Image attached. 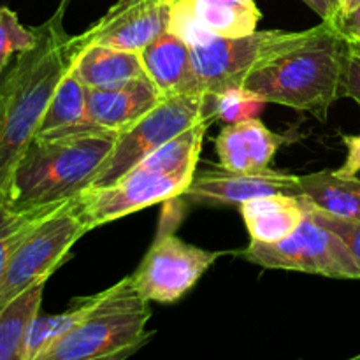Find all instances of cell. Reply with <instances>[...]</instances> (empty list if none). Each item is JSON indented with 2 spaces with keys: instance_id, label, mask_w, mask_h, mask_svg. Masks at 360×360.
Instances as JSON below:
<instances>
[{
  "instance_id": "cell-9",
  "label": "cell",
  "mask_w": 360,
  "mask_h": 360,
  "mask_svg": "<svg viewBox=\"0 0 360 360\" xmlns=\"http://www.w3.org/2000/svg\"><path fill=\"white\" fill-rule=\"evenodd\" d=\"M236 255L264 269L299 271L334 280H360V266L347 245L308 214L297 231L283 241H252Z\"/></svg>"
},
{
  "instance_id": "cell-31",
  "label": "cell",
  "mask_w": 360,
  "mask_h": 360,
  "mask_svg": "<svg viewBox=\"0 0 360 360\" xmlns=\"http://www.w3.org/2000/svg\"><path fill=\"white\" fill-rule=\"evenodd\" d=\"M341 4V11H343V16L345 14L352 13V11H355L357 7L360 6V0H340Z\"/></svg>"
},
{
  "instance_id": "cell-11",
  "label": "cell",
  "mask_w": 360,
  "mask_h": 360,
  "mask_svg": "<svg viewBox=\"0 0 360 360\" xmlns=\"http://www.w3.org/2000/svg\"><path fill=\"white\" fill-rule=\"evenodd\" d=\"M176 0H118L86 32L74 35V49L108 46L129 51H143L167 30Z\"/></svg>"
},
{
  "instance_id": "cell-24",
  "label": "cell",
  "mask_w": 360,
  "mask_h": 360,
  "mask_svg": "<svg viewBox=\"0 0 360 360\" xmlns=\"http://www.w3.org/2000/svg\"><path fill=\"white\" fill-rule=\"evenodd\" d=\"M267 102L250 94L245 88L229 90L225 94L210 98V112L213 120H220L225 125L245 122L250 118H259L260 111Z\"/></svg>"
},
{
  "instance_id": "cell-10",
  "label": "cell",
  "mask_w": 360,
  "mask_h": 360,
  "mask_svg": "<svg viewBox=\"0 0 360 360\" xmlns=\"http://www.w3.org/2000/svg\"><path fill=\"white\" fill-rule=\"evenodd\" d=\"M224 252H207L183 241L174 232H160L132 276L141 297L172 304L195 287Z\"/></svg>"
},
{
  "instance_id": "cell-28",
  "label": "cell",
  "mask_w": 360,
  "mask_h": 360,
  "mask_svg": "<svg viewBox=\"0 0 360 360\" xmlns=\"http://www.w3.org/2000/svg\"><path fill=\"white\" fill-rule=\"evenodd\" d=\"M311 11H315L323 23L336 27L340 18L343 16L340 0H302Z\"/></svg>"
},
{
  "instance_id": "cell-20",
  "label": "cell",
  "mask_w": 360,
  "mask_h": 360,
  "mask_svg": "<svg viewBox=\"0 0 360 360\" xmlns=\"http://www.w3.org/2000/svg\"><path fill=\"white\" fill-rule=\"evenodd\" d=\"M302 195L336 217L360 220V179L338 171H319L301 176Z\"/></svg>"
},
{
  "instance_id": "cell-16",
  "label": "cell",
  "mask_w": 360,
  "mask_h": 360,
  "mask_svg": "<svg viewBox=\"0 0 360 360\" xmlns=\"http://www.w3.org/2000/svg\"><path fill=\"white\" fill-rule=\"evenodd\" d=\"M252 241L278 243L294 234L304 221L306 210L302 195H273L257 197L246 200L239 207Z\"/></svg>"
},
{
  "instance_id": "cell-8",
  "label": "cell",
  "mask_w": 360,
  "mask_h": 360,
  "mask_svg": "<svg viewBox=\"0 0 360 360\" xmlns=\"http://www.w3.org/2000/svg\"><path fill=\"white\" fill-rule=\"evenodd\" d=\"M74 199L32 229L0 271V308L39 281L48 280L62 266L70 248L90 232L76 211Z\"/></svg>"
},
{
  "instance_id": "cell-14",
  "label": "cell",
  "mask_w": 360,
  "mask_h": 360,
  "mask_svg": "<svg viewBox=\"0 0 360 360\" xmlns=\"http://www.w3.org/2000/svg\"><path fill=\"white\" fill-rule=\"evenodd\" d=\"M285 136L267 129L259 118L231 123L214 139L220 165L234 172H260L269 169Z\"/></svg>"
},
{
  "instance_id": "cell-22",
  "label": "cell",
  "mask_w": 360,
  "mask_h": 360,
  "mask_svg": "<svg viewBox=\"0 0 360 360\" xmlns=\"http://www.w3.org/2000/svg\"><path fill=\"white\" fill-rule=\"evenodd\" d=\"M104 290L98 294L79 297L72 301V306L60 315H42L39 313L37 319L30 326L27 341H25L23 360H35L39 355L44 354L56 340L65 336L70 329L83 322L88 315L95 309V306L101 302Z\"/></svg>"
},
{
  "instance_id": "cell-30",
  "label": "cell",
  "mask_w": 360,
  "mask_h": 360,
  "mask_svg": "<svg viewBox=\"0 0 360 360\" xmlns=\"http://www.w3.org/2000/svg\"><path fill=\"white\" fill-rule=\"evenodd\" d=\"M144 345H148V343H137V345H134V347L123 348V350L116 352V354L108 355V357H101V359H94V360H129L132 355H136L137 352L144 347Z\"/></svg>"
},
{
  "instance_id": "cell-7",
  "label": "cell",
  "mask_w": 360,
  "mask_h": 360,
  "mask_svg": "<svg viewBox=\"0 0 360 360\" xmlns=\"http://www.w3.org/2000/svg\"><path fill=\"white\" fill-rule=\"evenodd\" d=\"M206 95H172L120 136L90 188H105L118 181L143 158L202 120H213ZM214 122V120H213Z\"/></svg>"
},
{
  "instance_id": "cell-3",
  "label": "cell",
  "mask_w": 360,
  "mask_h": 360,
  "mask_svg": "<svg viewBox=\"0 0 360 360\" xmlns=\"http://www.w3.org/2000/svg\"><path fill=\"white\" fill-rule=\"evenodd\" d=\"M213 120H202L148 155L123 178L105 188H86L74 199L90 231L144 207L185 193L197 172L204 137Z\"/></svg>"
},
{
  "instance_id": "cell-29",
  "label": "cell",
  "mask_w": 360,
  "mask_h": 360,
  "mask_svg": "<svg viewBox=\"0 0 360 360\" xmlns=\"http://www.w3.org/2000/svg\"><path fill=\"white\" fill-rule=\"evenodd\" d=\"M333 28H336L347 41L360 42V6L352 13L341 16L336 27Z\"/></svg>"
},
{
  "instance_id": "cell-32",
  "label": "cell",
  "mask_w": 360,
  "mask_h": 360,
  "mask_svg": "<svg viewBox=\"0 0 360 360\" xmlns=\"http://www.w3.org/2000/svg\"><path fill=\"white\" fill-rule=\"evenodd\" d=\"M348 360H360V354H359V355H355V357H352V359H348Z\"/></svg>"
},
{
  "instance_id": "cell-4",
  "label": "cell",
  "mask_w": 360,
  "mask_h": 360,
  "mask_svg": "<svg viewBox=\"0 0 360 360\" xmlns=\"http://www.w3.org/2000/svg\"><path fill=\"white\" fill-rule=\"evenodd\" d=\"M345 49L347 39L322 21L304 42L253 72L245 90L327 122L329 109L343 97Z\"/></svg>"
},
{
  "instance_id": "cell-21",
  "label": "cell",
  "mask_w": 360,
  "mask_h": 360,
  "mask_svg": "<svg viewBox=\"0 0 360 360\" xmlns=\"http://www.w3.org/2000/svg\"><path fill=\"white\" fill-rule=\"evenodd\" d=\"M46 281H39L0 308V360H23L28 330L41 313Z\"/></svg>"
},
{
  "instance_id": "cell-1",
  "label": "cell",
  "mask_w": 360,
  "mask_h": 360,
  "mask_svg": "<svg viewBox=\"0 0 360 360\" xmlns=\"http://www.w3.org/2000/svg\"><path fill=\"white\" fill-rule=\"evenodd\" d=\"M70 0H62L48 21L39 25V42L20 53L4 70L0 84V186L9 179L60 84L72 69V37L63 28V14Z\"/></svg>"
},
{
  "instance_id": "cell-18",
  "label": "cell",
  "mask_w": 360,
  "mask_h": 360,
  "mask_svg": "<svg viewBox=\"0 0 360 360\" xmlns=\"http://www.w3.org/2000/svg\"><path fill=\"white\" fill-rule=\"evenodd\" d=\"M88 94H90V88L84 86L76 76L69 74L53 97L49 109L46 111L44 118L39 125L35 139L37 137H58L67 136V134L102 130L88 123L86 120Z\"/></svg>"
},
{
  "instance_id": "cell-15",
  "label": "cell",
  "mask_w": 360,
  "mask_h": 360,
  "mask_svg": "<svg viewBox=\"0 0 360 360\" xmlns=\"http://www.w3.org/2000/svg\"><path fill=\"white\" fill-rule=\"evenodd\" d=\"M70 74L90 90L118 88L130 81L148 77L139 51L98 44L76 51Z\"/></svg>"
},
{
  "instance_id": "cell-27",
  "label": "cell",
  "mask_w": 360,
  "mask_h": 360,
  "mask_svg": "<svg viewBox=\"0 0 360 360\" xmlns=\"http://www.w3.org/2000/svg\"><path fill=\"white\" fill-rule=\"evenodd\" d=\"M347 146V158L338 172L343 176H357L360 172V134L359 136H343Z\"/></svg>"
},
{
  "instance_id": "cell-26",
  "label": "cell",
  "mask_w": 360,
  "mask_h": 360,
  "mask_svg": "<svg viewBox=\"0 0 360 360\" xmlns=\"http://www.w3.org/2000/svg\"><path fill=\"white\" fill-rule=\"evenodd\" d=\"M341 90L343 97H352L360 104V42L347 41Z\"/></svg>"
},
{
  "instance_id": "cell-25",
  "label": "cell",
  "mask_w": 360,
  "mask_h": 360,
  "mask_svg": "<svg viewBox=\"0 0 360 360\" xmlns=\"http://www.w3.org/2000/svg\"><path fill=\"white\" fill-rule=\"evenodd\" d=\"M302 200H304L306 214L319 225H322L323 229L336 234L347 245V248L350 250V253L360 266V220H348V218L327 213L322 207L315 206L311 200L306 199L304 195H302Z\"/></svg>"
},
{
  "instance_id": "cell-13",
  "label": "cell",
  "mask_w": 360,
  "mask_h": 360,
  "mask_svg": "<svg viewBox=\"0 0 360 360\" xmlns=\"http://www.w3.org/2000/svg\"><path fill=\"white\" fill-rule=\"evenodd\" d=\"M164 98L148 77L130 81L118 88L90 90L86 120L97 129L123 134Z\"/></svg>"
},
{
  "instance_id": "cell-5",
  "label": "cell",
  "mask_w": 360,
  "mask_h": 360,
  "mask_svg": "<svg viewBox=\"0 0 360 360\" xmlns=\"http://www.w3.org/2000/svg\"><path fill=\"white\" fill-rule=\"evenodd\" d=\"M150 319V301L141 297L132 276H125L105 288L101 302L83 322L35 360H94L137 343H150L155 336V330H146Z\"/></svg>"
},
{
  "instance_id": "cell-23",
  "label": "cell",
  "mask_w": 360,
  "mask_h": 360,
  "mask_svg": "<svg viewBox=\"0 0 360 360\" xmlns=\"http://www.w3.org/2000/svg\"><path fill=\"white\" fill-rule=\"evenodd\" d=\"M39 42V27H25L14 11L0 9V70H7L11 58L30 51Z\"/></svg>"
},
{
  "instance_id": "cell-17",
  "label": "cell",
  "mask_w": 360,
  "mask_h": 360,
  "mask_svg": "<svg viewBox=\"0 0 360 360\" xmlns=\"http://www.w3.org/2000/svg\"><path fill=\"white\" fill-rule=\"evenodd\" d=\"M141 53L146 76L164 97L183 94L192 65V46L165 30Z\"/></svg>"
},
{
  "instance_id": "cell-19",
  "label": "cell",
  "mask_w": 360,
  "mask_h": 360,
  "mask_svg": "<svg viewBox=\"0 0 360 360\" xmlns=\"http://www.w3.org/2000/svg\"><path fill=\"white\" fill-rule=\"evenodd\" d=\"M200 27L217 37L238 39L257 32L262 20L255 0H186Z\"/></svg>"
},
{
  "instance_id": "cell-6",
  "label": "cell",
  "mask_w": 360,
  "mask_h": 360,
  "mask_svg": "<svg viewBox=\"0 0 360 360\" xmlns=\"http://www.w3.org/2000/svg\"><path fill=\"white\" fill-rule=\"evenodd\" d=\"M308 30H257L238 39L217 37L207 44L192 46V65L183 94L217 97L245 88L253 72L283 53L304 42Z\"/></svg>"
},
{
  "instance_id": "cell-2",
  "label": "cell",
  "mask_w": 360,
  "mask_h": 360,
  "mask_svg": "<svg viewBox=\"0 0 360 360\" xmlns=\"http://www.w3.org/2000/svg\"><path fill=\"white\" fill-rule=\"evenodd\" d=\"M120 136L95 130L34 139L0 186V210L28 211L72 200L90 188Z\"/></svg>"
},
{
  "instance_id": "cell-12",
  "label": "cell",
  "mask_w": 360,
  "mask_h": 360,
  "mask_svg": "<svg viewBox=\"0 0 360 360\" xmlns=\"http://www.w3.org/2000/svg\"><path fill=\"white\" fill-rule=\"evenodd\" d=\"M273 193L302 195L301 176L271 167L260 172H234L218 165L197 171L181 199L206 207H241L246 200Z\"/></svg>"
}]
</instances>
